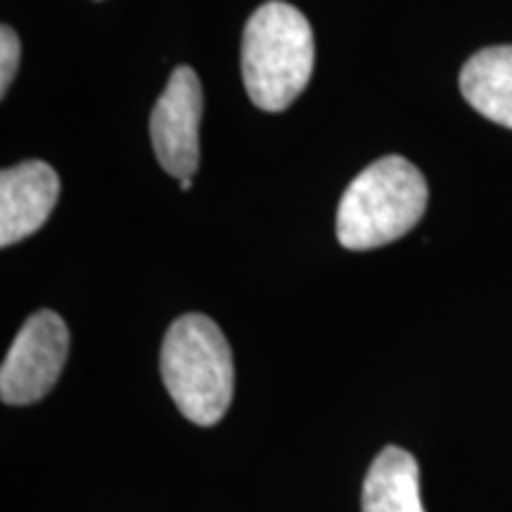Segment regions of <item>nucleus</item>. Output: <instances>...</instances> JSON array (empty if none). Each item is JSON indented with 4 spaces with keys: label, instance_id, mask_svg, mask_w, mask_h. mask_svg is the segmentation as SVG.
<instances>
[{
    "label": "nucleus",
    "instance_id": "obj_1",
    "mask_svg": "<svg viewBox=\"0 0 512 512\" xmlns=\"http://www.w3.org/2000/svg\"><path fill=\"white\" fill-rule=\"evenodd\" d=\"M313 64L316 43L302 12L283 0L254 10L242 34V79L259 110H287L309 86Z\"/></svg>",
    "mask_w": 512,
    "mask_h": 512
},
{
    "label": "nucleus",
    "instance_id": "obj_2",
    "mask_svg": "<svg viewBox=\"0 0 512 512\" xmlns=\"http://www.w3.org/2000/svg\"><path fill=\"white\" fill-rule=\"evenodd\" d=\"M430 200L425 176L399 155L377 159L363 169L339 200V245L363 252L396 242L418 226Z\"/></svg>",
    "mask_w": 512,
    "mask_h": 512
},
{
    "label": "nucleus",
    "instance_id": "obj_3",
    "mask_svg": "<svg viewBox=\"0 0 512 512\" xmlns=\"http://www.w3.org/2000/svg\"><path fill=\"white\" fill-rule=\"evenodd\" d=\"M162 377L185 418L216 425L233 401L235 368L228 339L214 320L188 313L171 323L162 344Z\"/></svg>",
    "mask_w": 512,
    "mask_h": 512
},
{
    "label": "nucleus",
    "instance_id": "obj_4",
    "mask_svg": "<svg viewBox=\"0 0 512 512\" xmlns=\"http://www.w3.org/2000/svg\"><path fill=\"white\" fill-rule=\"evenodd\" d=\"M69 330L55 311H38L22 325L0 368V396L10 406L41 401L60 380Z\"/></svg>",
    "mask_w": 512,
    "mask_h": 512
},
{
    "label": "nucleus",
    "instance_id": "obj_5",
    "mask_svg": "<svg viewBox=\"0 0 512 512\" xmlns=\"http://www.w3.org/2000/svg\"><path fill=\"white\" fill-rule=\"evenodd\" d=\"M202 83L190 67H178L166 83L150 117V138L157 162L178 181L192 178L200 166Z\"/></svg>",
    "mask_w": 512,
    "mask_h": 512
},
{
    "label": "nucleus",
    "instance_id": "obj_6",
    "mask_svg": "<svg viewBox=\"0 0 512 512\" xmlns=\"http://www.w3.org/2000/svg\"><path fill=\"white\" fill-rule=\"evenodd\" d=\"M60 178L46 162H22L0 174V245L10 247L34 235L53 214Z\"/></svg>",
    "mask_w": 512,
    "mask_h": 512
},
{
    "label": "nucleus",
    "instance_id": "obj_7",
    "mask_svg": "<svg viewBox=\"0 0 512 512\" xmlns=\"http://www.w3.org/2000/svg\"><path fill=\"white\" fill-rule=\"evenodd\" d=\"M460 93L482 117L512 128V46L472 55L460 72Z\"/></svg>",
    "mask_w": 512,
    "mask_h": 512
},
{
    "label": "nucleus",
    "instance_id": "obj_8",
    "mask_svg": "<svg viewBox=\"0 0 512 512\" xmlns=\"http://www.w3.org/2000/svg\"><path fill=\"white\" fill-rule=\"evenodd\" d=\"M363 512H425L420 467L411 453L387 446L375 458L363 484Z\"/></svg>",
    "mask_w": 512,
    "mask_h": 512
},
{
    "label": "nucleus",
    "instance_id": "obj_9",
    "mask_svg": "<svg viewBox=\"0 0 512 512\" xmlns=\"http://www.w3.org/2000/svg\"><path fill=\"white\" fill-rule=\"evenodd\" d=\"M19 55H22V46L19 38L10 27L0 29V95H8L10 83L15 81V74L19 69Z\"/></svg>",
    "mask_w": 512,
    "mask_h": 512
},
{
    "label": "nucleus",
    "instance_id": "obj_10",
    "mask_svg": "<svg viewBox=\"0 0 512 512\" xmlns=\"http://www.w3.org/2000/svg\"><path fill=\"white\" fill-rule=\"evenodd\" d=\"M190 188H192V178H183V181H181V190L188 192Z\"/></svg>",
    "mask_w": 512,
    "mask_h": 512
}]
</instances>
